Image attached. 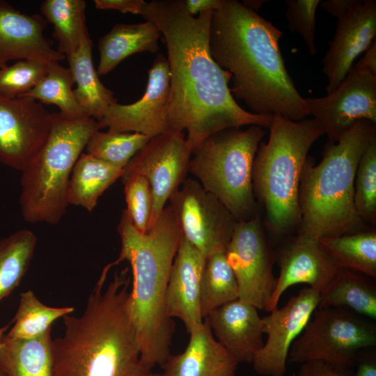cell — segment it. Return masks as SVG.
I'll list each match as a JSON object with an SVG mask.
<instances>
[{
    "instance_id": "obj_1",
    "label": "cell",
    "mask_w": 376,
    "mask_h": 376,
    "mask_svg": "<svg viewBox=\"0 0 376 376\" xmlns=\"http://www.w3.org/2000/svg\"><path fill=\"white\" fill-rule=\"evenodd\" d=\"M213 10L191 15L184 0H153L141 16L153 22L167 49L170 130L187 132L192 152L210 136L224 130L258 125L269 128L273 116L251 113L233 97L229 72L212 58L209 29Z\"/></svg>"
},
{
    "instance_id": "obj_2",
    "label": "cell",
    "mask_w": 376,
    "mask_h": 376,
    "mask_svg": "<svg viewBox=\"0 0 376 376\" xmlns=\"http://www.w3.org/2000/svg\"><path fill=\"white\" fill-rule=\"evenodd\" d=\"M283 33L236 0H221L213 10L209 49L214 61L231 75L230 92L250 112L281 115L298 121L310 116L279 48Z\"/></svg>"
},
{
    "instance_id": "obj_3",
    "label": "cell",
    "mask_w": 376,
    "mask_h": 376,
    "mask_svg": "<svg viewBox=\"0 0 376 376\" xmlns=\"http://www.w3.org/2000/svg\"><path fill=\"white\" fill-rule=\"evenodd\" d=\"M128 268L104 289L98 281L79 317L65 315L52 340V376H148L127 301Z\"/></svg>"
},
{
    "instance_id": "obj_4",
    "label": "cell",
    "mask_w": 376,
    "mask_h": 376,
    "mask_svg": "<svg viewBox=\"0 0 376 376\" xmlns=\"http://www.w3.org/2000/svg\"><path fill=\"white\" fill-rule=\"evenodd\" d=\"M118 230L121 249L109 269L127 260L132 271V288L127 308L135 327L141 359L151 370L166 361L175 331L172 318L166 312V297L172 264L182 238V233L170 205L165 207L150 229L141 233L132 224L125 210Z\"/></svg>"
},
{
    "instance_id": "obj_5",
    "label": "cell",
    "mask_w": 376,
    "mask_h": 376,
    "mask_svg": "<svg viewBox=\"0 0 376 376\" xmlns=\"http://www.w3.org/2000/svg\"><path fill=\"white\" fill-rule=\"evenodd\" d=\"M375 138L376 124L361 120L337 142L328 141L318 164L307 157L299 188L298 233L320 238L366 230L354 207V178L360 157Z\"/></svg>"
},
{
    "instance_id": "obj_6",
    "label": "cell",
    "mask_w": 376,
    "mask_h": 376,
    "mask_svg": "<svg viewBox=\"0 0 376 376\" xmlns=\"http://www.w3.org/2000/svg\"><path fill=\"white\" fill-rule=\"evenodd\" d=\"M267 142L261 141L252 169L253 192L263 203L267 228L282 236L299 226L301 174L313 144L323 131L313 118L273 116Z\"/></svg>"
},
{
    "instance_id": "obj_7",
    "label": "cell",
    "mask_w": 376,
    "mask_h": 376,
    "mask_svg": "<svg viewBox=\"0 0 376 376\" xmlns=\"http://www.w3.org/2000/svg\"><path fill=\"white\" fill-rule=\"evenodd\" d=\"M100 127L91 117L70 118L53 113L49 135L21 171L19 205L25 221L57 224L68 205V189L75 163Z\"/></svg>"
},
{
    "instance_id": "obj_8",
    "label": "cell",
    "mask_w": 376,
    "mask_h": 376,
    "mask_svg": "<svg viewBox=\"0 0 376 376\" xmlns=\"http://www.w3.org/2000/svg\"><path fill=\"white\" fill-rule=\"evenodd\" d=\"M265 134L258 125L226 129L207 137L192 152L189 172L236 221L254 217L253 163Z\"/></svg>"
},
{
    "instance_id": "obj_9",
    "label": "cell",
    "mask_w": 376,
    "mask_h": 376,
    "mask_svg": "<svg viewBox=\"0 0 376 376\" xmlns=\"http://www.w3.org/2000/svg\"><path fill=\"white\" fill-rule=\"evenodd\" d=\"M376 345L375 326L340 308H318L292 344L288 361L301 364L320 361L349 370L357 365L361 350Z\"/></svg>"
},
{
    "instance_id": "obj_10",
    "label": "cell",
    "mask_w": 376,
    "mask_h": 376,
    "mask_svg": "<svg viewBox=\"0 0 376 376\" xmlns=\"http://www.w3.org/2000/svg\"><path fill=\"white\" fill-rule=\"evenodd\" d=\"M225 255L237 282L238 299L265 309L277 282L273 274L276 255L259 218L235 222Z\"/></svg>"
},
{
    "instance_id": "obj_11",
    "label": "cell",
    "mask_w": 376,
    "mask_h": 376,
    "mask_svg": "<svg viewBox=\"0 0 376 376\" xmlns=\"http://www.w3.org/2000/svg\"><path fill=\"white\" fill-rule=\"evenodd\" d=\"M169 201L182 237L205 258L226 251L237 221L213 194L186 178Z\"/></svg>"
},
{
    "instance_id": "obj_12",
    "label": "cell",
    "mask_w": 376,
    "mask_h": 376,
    "mask_svg": "<svg viewBox=\"0 0 376 376\" xmlns=\"http://www.w3.org/2000/svg\"><path fill=\"white\" fill-rule=\"evenodd\" d=\"M191 155L185 132L169 130L151 138L124 169L122 182L135 174L149 182L152 196L149 230L187 178Z\"/></svg>"
},
{
    "instance_id": "obj_13",
    "label": "cell",
    "mask_w": 376,
    "mask_h": 376,
    "mask_svg": "<svg viewBox=\"0 0 376 376\" xmlns=\"http://www.w3.org/2000/svg\"><path fill=\"white\" fill-rule=\"evenodd\" d=\"M309 115L329 142H337L357 122L376 124V75L354 64L331 93L321 97H305Z\"/></svg>"
},
{
    "instance_id": "obj_14",
    "label": "cell",
    "mask_w": 376,
    "mask_h": 376,
    "mask_svg": "<svg viewBox=\"0 0 376 376\" xmlns=\"http://www.w3.org/2000/svg\"><path fill=\"white\" fill-rule=\"evenodd\" d=\"M52 118L31 97L0 96V163L22 171L45 143Z\"/></svg>"
},
{
    "instance_id": "obj_15",
    "label": "cell",
    "mask_w": 376,
    "mask_h": 376,
    "mask_svg": "<svg viewBox=\"0 0 376 376\" xmlns=\"http://www.w3.org/2000/svg\"><path fill=\"white\" fill-rule=\"evenodd\" d=\"M320 294L307 287L291 297L287 304L263 318L267 339L252 361L263 376H283L290 347L301 334L320 303Z\"/></svg>"
},
{
    "instance_id": "obj_16",
    "label": "cell",
    "mask_w": 376,
    "mask_h": 376,
    "mask_svg": "<svg viewBox=\"0 0 376 376\" xmlns=\"http://www.w3.org/2000/svg\"><path fill=\"white\" fill-rule=\"evenodd\" d=\"M170 92L167 58L157 54L148 70V79L143 96L136 102L111 105L97 121L100 129L137 132L150 138L169 131L168 109Z\"/></svg>"
},
{
    "instance_id": "obj_17",
    "label": "cell",
    "mask_w": 376,
    "mask_h": 376,
    "mask_svg": "<svg viewBox=\"0 0 376 376\" xmlns=\"http://www.w3.org/2000/svg\"><path fill=\"white\" fill-rule=\"evenodd\" d=\"M280 274L265 310L278 308L282 294L290 286L306 283L322 293L339 270L318 238L298 233L276 253Z\"/></svg>"
},
{
    "instance_id": "obj_18",
    "label": "cell",
    "mask_w": 376,
    "mask_h": 376,
    "mask_svg": "<svg viewBox=\"0 0 376 376\" xmlns=\"http://www.w3.org/2000/svg\"><path fill=\"white\" fill-rule=\"evenodd\" d=\"M375 0H364L359 7L338 19L334 37L322 58L327 94L341 83L356 58L375 40Z\"/></svg>"
},
{
    "instance_id": "obj_19",
    "label": "cell",
    "mask_w": 376,
    "mask_h": 376,
    "mask_svg": "<svg viewBox=\"0 0 376 376\" xmlns=\"http://www.w3.org/2000/svg\"><path fill=\"white\" fill-rule=\"evenodd\" d=\"M46 26L42 15L22 13L0 0V67L13 60L49 63L66 58L45 36Z\"/></svg>"
},
{
    "instance_id": "obj_20",
    "label": "cell",
    "mask_w": 376,
    "mask_h": 376,
    "mask_svg": "<svg viewBox=\"0 0 376 376\" xmlns=\"http://www.w3.org/2000/svg\"><path fill=\"white\" fill-rule=\"evenodd\" d=\"M206 258L182 236L167 286L166 306L169 318H178L189 334L203 322L201 283Z\"/></svg>"
},
{
    "instance_id": "obj_21",
    "label": "cell",
    "mask_w": 376,
    "mask_h": 376,
    "mask_svg": "<svg viewBox=\"0 0 376 376\" xmlns=\"http://www.w3.org/2000/svg\"><path fill=\"white\" fill-rule=\"evenodd\" d=\"M217 341L240 363H252L264 342L263 318L258 308L237 299L206 318Z\"/></svg>"
},
{
    "instance_id": "obj_22",
    "label": "cell",
    "mask_w": 376,
    "mask_h": 376,
    "mask_svg": "<svg viewBox=\"0 0 376 376\" xmlns=\"http://www.w3.org/2000/svg\"><path fill=\"white\" fill-rule=\"evenodd\" d=\"M189 335L185 351L161 366L162 376H235L237 361L214 338L206 318Z\"/></svg>"
},
{
    "instance_id": "obj_23",
    "label": "cell",
    "mask_w": 376,
    "mask_h": 376,
    "mask_svg": "<svg viewBox=\"0 0 376 376\" xmlns=\"http://www.w3.org/2000/svg\"><path fill=\"white\" fill-rule=\"evenodd\" d=\"M152 22L137 24H117L98 40L100 62L97 72L105 75L122 61L137 53H157L161 36Z\"/></svg>"
},
{
    "instance_id": "obj_24",
    "label": "cell",
    "mask_w": 376,
    "mask_h": 376,
    "mask_svg": "<svg viewBox=\"0 0 376 376\" xmlns=\"http://www.w3.org/2000/svg\"><path fill=\"white\" fill-rule=\"evenodd\" d=\"M92 45L90 38L85 39L79 48L66 58L77 85L73 92L78 104L87 116L99 121L117 100L113 92L99 79L93 63Z\"/></svg>"
},
{
    "instance_id": "obj_25",
    "label": "cell",
    "mask_w": 376,
    "mask_h": 376,
    "mask_svg": "<svg viewBox=\"0 0 376 376\" xmlns=\"http://www.w3.org/2000/svg\"><path fill=\"white\" fill-rule=\"evenodd\" d=\"M51 330L31 339L4 335L0 368L7 376H52Z\"/></svg>"
},
{
    "instance_id": "obj_26",
    "label": "cell",
    "mask_w": 376,
    "mask_h": 376,
    "mask_svg": "<svg viewBox=\"0 0 376 376\" xmlns=\"http://www.w3.org/2000/svg\"><path fill=\"white\" fill-rule=\"evenodd\" d=\"M124 169L112 166L93 156L81 153L72 169L68 189V205L91 212L99 198L118 178Z\"/></svg>"
},
{
    "instance_id": "obj_27",
    "label": "cell",
    "mask_w": 376,
    "mask_h": 376,
    "mask_svg": "<svg viewBox=\"0 0 376 376\" xmlns=\"http://www.w3.org/2000/svg\"><path fill=\"white\" fill-rule=\"evenodd\" d=\"M366 275L340 268L320 294L318 308H340L376 318V288Z\"/></svg>"
},
{
    "instance_id": "obj_28",
    "label": "cell",
    "mask_w": 376,
    "mask_h": 376,
    "mask_svg": "<svg viewBox=\"0 0 376 376\" xmlns=\"http://www.w3.org/2000/svg\"><path fill=\"white\" fill-rule=\"evenodd\" d=\"M86 6L84 0H45L41 3L42 17L54 25L53 37L58 43L57 50L65 58L90 38L86 24Z\"/></svg>"
},
{
    "instance_id": "obj_29",
    "label": "cell",
    "mask_w": 376,
    "mask_h": 376,
    "mask_svg": "<svg viewBox=\"0 0 376 376\" xmlns=\"http://www.w3.org/2000/svg\"><path fill=\"white\" fill-rule=\"evenodd\" d=\"M318 239L339 268L376 277L375 230Z\"/></svg>"
},
{
    "instance_id": "obj_30",
    "label": "cell",
    "mask_w": 376,
    "mask_h": 376,
    "mask_svg": "<svg viewBox=\"0 0 376 376\" xmlns=\"http://www.w3.org/2000/svg\"><path fill=\"white\" fill-rule=\"evenodd\" d=\"M37 237L28 229L0 240V301L19 284L33 256Z\"/></svg>"
},
{
    "instance_id": "obj_31",
    "label": "cell",
    "mask_w": 376,
    "mask_h": 376,
    "mask_svg": "<svg viewBox=\"0 0 376 376\" xmlns=\"http://www.w3.org/2000/svg\"><path fill=\"white\" fill-rule=\"evenodd\" d=\"M238 298L237 282L226 260L225 252H217L207 257L201 283V311L203 318Z\"/></svg>"
},
{
    "instance_id": "obj_32",
    "label": "cell",
    "mask_w": 376,
    "mask_h": 376,
    "mask_svg": "<svg viewBox=\"0 0 376 376\" xmlns=\"http://www.w3.org/2000/svg\"><path fill=\"white\" fill-rule=\"evenodd\" d=\"M74 84L69 68H65L58 61H53L47 63V73L40 81L21 97H29L42 104H54L60 109L59 113L68 118L86 117L74 95Z\"/></svg>"
},
{
    "instance_id": "obj_33",
    "label": "cell",
    "mask_w": 376,
    "mask_h": 376,
    "mask_svg": "<svg viewBox=\"0 0 376 376\" xmlns=\"http://www.w3.org/2000/svg\"><path fill=\"white\" fill-rule=\"evenodd\" d=\"M72 306L51 307L44 304L29 290L20 294L19 303L13 319L14 325L6 336L10 338L31 339L52 329L55 320L72 313Z\"/></svg>"
},
{
    "instance_id": "obj_34",
    "label": "cell",
    "mask_w": 376,
    "mask_h": 376,
    "mask_svg": "<svg viewBox=\"0 0 376 376\" xmlns=\"http://www.w3.org/2000/svg\"><path fill=\"white\" fill-rule=\"evenodd\" d=\"M137 132L108 130L95 131L86 146V153L116 167L124 169L133 157L150 140Z\"/></svg>"
},
{
    "instance_id": "obj_35",
    "label": "cell",
    "mask_w": 376,
    "mask_h": 376,
    "mask_svg": "<svg viewBox=\"0 0 376 376\" xmlns=\"http://www.w3.org/2000/svg\"><path fill=\"white\" fill-rule=\"evenodd\" d=\"M354 203L364 222L376 221V138L366 148L358 163L354 178Z\"/></svg>"
},
{
    "instance_id": "obj_36",
    "label": "cell",
    "mask_w": 376,
    "mask_h": 376,
    "mask_svg": "<svg viewBox=\"0 0 376 376\" xmlns=\"http://www.w3.org/2000/svg\"><path fill=\"white\" fill-rule=\"evenodd\" d=\"M47 63L21 60L0 68V96L14 99L29 92L47 73Z\"/></svg>"
},
{
    "instance_id": "obj_37",
    "label": "cell",
    "mask_w": 376,
    "mask_h": 376,
    "mask_svg": "<svg viewBox=\"0 0 376 376\" xmlns=\"http://www.w3.org/2000/svg\"><path fill=\"white\" fill-rule=\"evenodd\" d=\"M127 203L125 211L140 233L148 231L152 209V196L148 180L135 174L123 181Z\"/></svg>"
},
{
    "instance_id": "obj_38",
    "label": "cell",
    "mask_w": 376,
    "mask_h": 376,
    "mask_svg": "<svg viewBox=\"0 0 376 376\" xmlns=\"http://www.w3.org/2000/svg\"><path fill=\"white\" fill-rule=\"evenodd\" d=\"M320 0H286L285 16L290 31L303 38L309 54L317 52L315 46V13Z\"/></svg>"
},
{
    "instance_id": "obj_39",
    "label": "cell",
    "mask_w": 376,
    "mask_h": 376,
    "mask_svg": "<svg viewBox=\"0 0 376 376\" xmlns=\"http://www.w3.org/2000/svg\"><path fill=\"white\" fill-rule=\"evenodd\" d=\"M147 1L143 0H95L96 8L115 10L122 13L141 15Z\"/></svg>"
},
{
    "instance_id": "obj_40",
    "label": "cell",
    "mask_w": 376,
    "mask_h": 376,
    "mask_svg": "<svg viewBox=\"0 0 376 376\" xmlns=\"http://www.w3.org/2000/svg\"><path fill=\"white\" fill-rule=\"evenodd\" d=\"M297 376H353L349 370L334 368L320 361H308L301 364Z\"/></svg>"
},
{
    "instance_id": "obj_41",
    "label": "cell",
    "mask_w": 376,
    "mask_h": 376,
    "mask_svg": "<svg viewBox=\"0 0 376 376\" xmlns=\"http://www.w3.org/2000/svg\"><path fill=\"white\" fill-rule=\"evenodd\" d=\"M364 0H327L323 1L321 8L327 13L338 19L345 16L359 7Z\"/></svg>"
},
{
    "instance_id": "obj_42",
    "label": "cell",
    "mask_w": 376,
    "mask_h": 376,
    "mask_svg": "<svg viewBox=\"0 0 376 376\" xmlns=\"http://www.w3.org/2000/svg\"><path fill=\"white\" fill-rule=\"evenodd\" d=\"M221 0H184L187 11L192 16L200 13L216 10L221 4Z\"/></svg>"
},
{
    "instance_id": "obj_43",
    "label": "cell",
    "mask_w": 376,
    "mask_h": 376,
    "mask_svg": "<svg viewBox=\"0 0 376 376\" xmlns=\"http://www.w3.org/2000/svg\"><path fill=\"white\" fill-rule=\"evenodd\" d=\"M357 67L376 75V42L375 40L366 50L365 54L357 63Z\"/></svg>"
},
{
    "instance_id": "obj_44",
    "label": "cell",
    "mask_w": 376,
    "mask_h": 376,
    "mask_svg": "<svg viewBox=\"0 0 376 376\" xmlns=\"http://www.w3.org/2000/svg\"><path fill=\"white\" fill-rule=\"evenodd\" d=\"M357 369L355 376H376L375 355L359 357L357 361Z\"/></svg>"
},
{
    "instance_id": "obj_45",
    "label": "cell",
    "mask_w": 376,
    "mask_h": 376,
    "mask_svg": "<svg viewBox=\"0 0 376 376\" xmlns=\"http://www.w3.org/2000/svg\"><path fill=\"white\" fill-rule=\"evenodd\" d=\"M246 8L257 13L263 4L267 3L265 0H244L241 2Z\"/></svg>"
},
{
    "instance_id": "obj_46",
    "label": "cell",
    "mask_w": 376,
    "mask_h": 376,
    "mask_svg": "<svg viewBox=\"0 0 376 376\" xmlns=\"http://www.w3.org/2000/svg\"><path fill=\"white\" fill-rule=\"evenodd\" d=\"M8 327H9V324H8V325H6L5 327H0V349L2 347L3 338V336L5 335L4 333L6 332V331L7 330Z\"/></svg>"
},
{
    "instance_id": "obj_47",
    "label": "cell",
    "mask_w": 376,
    "mask_h": 376,
    "mask_svg": "<svg viewBox=\"0 0 376 376\" xmlns=\"http://www.w3.org/2000/svg\"><path fill=\"white\" fill-rule=\"evenodd\" d=\"M148 376H162V374L150 373Z\"/></svg>"
},
{
    "instance_id": "obj_48",
    "label": "cell",
    "mask_w": 376,
    "mask_h": 376,
    "mask_svg": "<svg viewBox=\"0 0 376 376\" xmlns=\"http://www.w3.org/2000/svg\"><path fill=\"white\" fill-rule=\"evenodd\" d=\"M0 376H7L3 371L0 368Z\"/></svg>"
},
{
    "instance_id": "obj_49",
    "label": "cell",
    "mask_w": 376,
    "mask_h": 376,
    "mask_svg": "<svg viewBox=\"0 0 376 376\" xmlns=\"http://www.w3.org/2000/svg\"><path fill=\"white\" fill-rule=\"evenodd\" d=\"M1 68V67H0Z\"/></svg>"
}]
</instances>
